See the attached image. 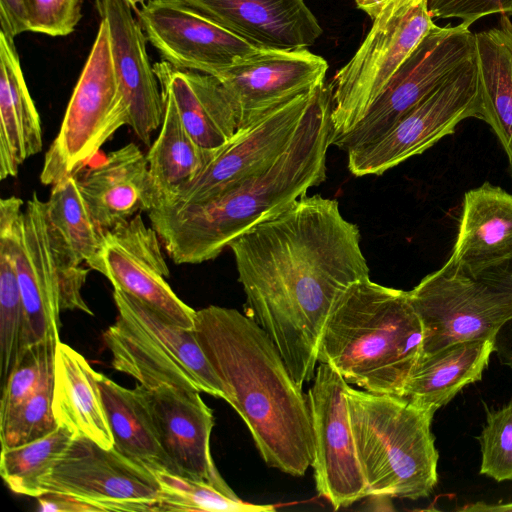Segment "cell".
<instances>
[{"label":"cell","instance_id":"cell-1","mask_svg":"<svg viewBox=\"0 0 512 512\" xmlns=\"http://www.w3.org/2000/svg\"><path fill=\"white\" fill-rule=\"evenodd\" d=\"M360 241L337 200L306 194L229 245L247 314L302 387L314 379L320 337L336 301L369 278Z\"/></svg>","mask_w":512,"mask_h":512},{"label":"cell","instance_id":"cell-2","mask_svg":"<svg viewBox=\"0 0 512 512\" xmlns=\"http://www.w3.org/2000/svg\"><path fill=\"white\" fill-rule=\"evenodd\" d=\"M193 330L264 462L303 476L314 457L308 397L268 334L247 313L216 305L195 312Z\"/></svg>","mask_w":512,"mask_h":512},{"label":"cell","instance_id":"cell-3","mask_svg":"<svg viewBox=\"0 0 512 512\" xmlns=\"http://www.w3.org/2000/svg\"><path fill=\"white\" fill-rule=\"evenodd\" d=\"M331 110V89L323 82L297 134L270 166L203 203L149 210L151 226L172 261L200 264L215 259L244 232L323 183L332 145Z\"/></svg>","mask_w":512,"mask_h":512},{"label":"cell","instance_id":"cell-4","mask_svg":"<svg viewBox=\"0 0 512 512\" xmlns=\"http://www.w3.org/2000/svg\"><path fill=\"white\" fill-rule=\"evenodd\" d=\"M422 343V324L408 291L367 278L336 301L320 337L317 360L365 391L400 396Z\"/></svg>","mask_w":512,"mask_h":512},{"label":"cell","instance_id":"cell-5","mask_svg":"<svg viewBox=\"0 0 512 512\" xmlns=\"http://www.w3.org/2000/svg\"><path fill=\"white\" fill-rule=\"evenodd\" d=\"M351 428L368 496L418 500L437 481L434 413L395 394L346 391Z\"/></svg>","mask_w":512,"mask_h":512},{"label":"cell","instance_id":"cell-6","mask_svg":"<svg viewBox=\"0 0 512 512\" xmlns=\"http://www.w3.org/2000/svg\"><path fill=\"white\" fill-rule=\"evenodd\" d=\"M115 322L103 333L115 370L145 388L171 385L224 399L221 383L193 329L178 326L114 289Z\"/></svg>","mask_w":512,"mask_h":512},{"label":"cell","instance_id":"cell-7","mask_svg":"<svg viewBox=\"0 0 512 512\" xmlns=\"http://www.w3.org/2000/svg\"><path fill=\"white\" fill-rule=\"evenodd\" d=\"M435 25L428 0L394 1L373 18L372 27L356 53L329 84L332 145L362 120Z\"/></svg>","mask_w":512,"mask_h":512},{"label":"cell","instance_id":"cell-8","mask_svg":"<svg viewBox=\"0 0 512 512\" xmlns=\"http://www.w3.org/2000/svg\"><path fill=\"white\" fill-rule=\"evenodd\" d=\"M128 123L129 108L114 65L109 25L100 18L59 132L45 154L40 181L53 185L78 175L100 147Z\"/></svg>","mask_w":512,"mask_h":512},{"label":"cell","instance_id":"cell-9","mask_svg":"<svg viewBox=\"0 0 512 512\" xmlns=\"http://www.w3.org/2000/svg\"><path fill=\"white\" fill-rule=\"evenodd\" d=\"M482 117L475 56L376 140L347 151L357 177L382 175L422 154L468 118Z\"/></svg>","mask_w":512,"mask_h":512},{"label":"cell","instance_id":"cell-10","mask_svg":"<svg viewBox=\"0 0 512 512\" xmlns=\"http://www.w3.org/2000/svg\"><path fill=\"white\" fill-rule=\"evenodd\" d=\"M408 294L423 328L420 357L459 342L494 340L512 318V294L444 265Z\"/></svg>","mask_w":512,"mask_h":512},{"label":"cell","instance_id":"cell-11","mask_svg":"<svg viewBox=\"0 0 512 512\" xmlns=\"http://www.w3.org/2000/svg\"><path fill=\"white\" fill-rule=\"evenodd\" d=\"M474 56L475 33L469 27L435 25L362 120L334 146L347 152L376 140Z\"/></svg>","mask_w":512,"mask_h":512},{"label":"cell","instance_id":"cell-12","mask_svg":"<svg viewBox=\"0 0 512 512\" xmlns=\"http://www.w3.org/2000/svg\"><path fill=\"white\" fill-rule=\"evenodd\" d=\"M40 491L73 495L102 512H157L160 496L151 469L84 437L72 438L42 478Z\"/></svg>","mask_w":512,"mask_h":512},{"label":"cell","instance_id":"cell-13","mask_svg":"<svg viewBox=\"0 0 512 512\" xmlns=\"http://www.w3.org/2000/svg\"><path fill=\"white\" fill-rule=\"evenodd\" d=\"M350 384L330 365L318 363L308 392L318 494L334 510L368 497L351 428L346 391Z\"/></svg>","mask_w":512,"mask_h":512},{"label":"cell","instance_id":"cell-14","mask_svg":"<svg viewBox=\"0 0 512 512\" xmlns=\"http://www.w3.org/2000/svg\"><path fill=\"white\" fill-rule=\"evenodd\" d=\"M147 41L179 70L219 78L259 48L226 30L185 0H149L136 10Z\"/></svg>","mask_w":512,"mask_h":512},{"label":"cell","instance_id":"cell-15","mask_svg":"<svg viewBox=\"0 0 512 512\" xmlns=\"http://www.w3.org/2000/svg\"><path fill=\"white\" fill-rule=\"evenodd\" d=\"M157 231L140 213L105 231L100 249L87 264L104 275L114 289L146 304L166 320L194 328L195 312L184 303L166 281L170 271Z\"/></svg>","mask_w":512,"mask_h":512},{"label":"cell","instance_id":"cell-16","mask_svg":"<svg viewBox=\"0 0 512 512\" xmlns=\"http://www.w3.org/2000/svg\"><path fill=\"white\" fill-rule=\"evenodd\" d=\"M316 88L239 129L185 190L157 206L181 208L203 203L270 166L297 134Z\"/></svg>","mask_w":512,"mask_h":512},{"label":"cell","instance_id":"cell-17","mask_svg":"<svg viewBox=\"0 0 512 512\" xmlns=\"http://www.w3.org/2000/svg\"><path fill=\"white\" fill-rule=\"evenodd\" d=\"M327 61L307 48L268 50L243 59L218 79L235 108L239 129L325 82Z\"/></svg>","mask_w":512,"mask_h":512},{"label":"cell","instance_id":"cell-18","mask_svg":"<svg viewBox=\"0 0 512 512\" xmlns=\"http://www.w3.org/2000/svg\"><path fill=\"white\" fill-rule=\"evenodd\" d=\"M15 259L24 308L25 350L41 343H58L61 279L48 237L45 202L36 193L23 209Z\"/></svg>","mask_w":512,"mask_h":512},{"label":"cell","instance_id":"cell-19","mask_svg":"<svg viewBox=\"0 0 512 512\" xmlns=\"http://www.w3.org/2000/svg\"><path fill=\"white\" fill-rule=\"evenodd\" d=\"M137 386L150 411L159 442L178 474L231 489L211 455L214 416L200 392L171 385Z\"/></svg>","mask_w":512,"mask_h":512},{"label":"cell","instance_id":"cell-20","mask_svg":"<svg viewBox=\"0 0 512 512\" xmlns=\"http://www.w3.org/2000/svg\"><path fill=\"white\" fill-rule=\"evenodd\" d=\"M95 5L109 25L114 65L129 108L128 126L150 147L151 136L163 121L164 101L148 57L147 38L124 0H95Z\"/></svg>","mask_w":512,"mask_h":512},{"label":"cell","instance_id":"cell-21","mask_svg":"<svg viewBox=\"0 0 512 512\" xmlns=\"http://www.w3.org/2000/svg\"><path fill=\"white\" fill-rule=\"evenodd\" d=\"M48 237L61 279V309L92 311L82 297L88 264L100 249L104 231L95 222L79 188L77 175L52 185L45 202Z\"/></svg>","mask_w":512,"mask_h":512},{"label":"cell","instance_id":"cell-22","mask_svg":"<svg viewBox=\"0 0 512 512\" xmlns=\"http://www.w3.org/2000/svg\"><path fill=\"white\" fill-rule=\"evenodd\" d=\"M512 260V193L485 182L463 198L457 236L444 266L478 279Z\"/></svg>","mask_w":512,"mask_h":512},{"label":"cell","instance_id":"cell-23","mask_svg":"<svg viewBox=\"0 0 512 512\" xmlns=\"http://www.w3.org/2000/svg\"><path fill=\"white\" fill-rule=\"evenodd\" d=\"M247 42L268 50L312 46L323 30L303 0H185Z\"/></svg>","mask_w":512,"mask_h":512},{"label":"cell","instance_id":"cell-24","mask_svg":"<svg viewBox=\"0 0 512 512\" xmlns=\"http://www.w3.org/2000/svg\"><path fill=\"white\" fill-rule=\"evenodd\" d=\"M77 177L82 196L104 232L159 203L147 157L135 143L110 152L100 164Z\"/></svg>","mask_w":512,"mask_h":512},{"label":"cell","instance_id":"cell-25","mask_svg":"<svg viewBox=\"0 0 512 512\" xmlns=\"http://www.w3.org/2000/svg\"><path fill=\"white\" fill-rule=\"evenodd\" d=\"M153 67L161 91L170 94L184 127L200 146L217 150L234 138L237 114L218 78L179 70L165 61Z\"/></svg>","mask_w":512,"mask_h":512},{"label":"cell","instance_id":"cell-26","mask_svg":"<svg viewBox=\"0 0 512 512\" xmlns=\"http://www.w3.org/2000/svg\"><path fill=\"white\" fill-rule=\"evenodd\" d=\"M95 371L86 358L59 341L55 348L52 408L58 426L73 437L92 440L105 449L114 440Z\"/></svg>","mask_w":512,"mask_h":512},{"label":"cell","instance_id":"cell-27","mask_svg":"<svg viewBox=\"0 0 512 512\" xmlns=\"http://www.w3.org/2000/svg\"><path fill=\"white\" fill-rule=\"evenodd\" d=\"M40 115L29 93L14 39L0 31V178L42 149Z\"/></svg>","mask_w":512,"mask_h":512},{"label":"cell","instance_id":"cell-28","mask_svg":"<svg viewBox=\"0 0 512 512\" xmlns=\"http://www.w3.org/2000/svg\"><path fill=\"white\" fill-rule=\"evenodd\" d=\"M494 353V340L446 346L419 358L400 396L435 414L465 386L481 380Z\"/></svg>","mask_w":512,"mask_h":512},{"label":"cell","instance_id":"cell-29","mask_svg":"<svg viewBox=\"0 0 512 512\" xmlns=\"http://www.w3.org/2000/svg\"><path fill=\"white\" fill-rule=\"evenodd\" d=\"M475 61L482 117L506 153L512 176V22L475 33Z\"/></svg>","mask_w":512,"mask_h":512},{"label":"cell","instance_id":"cell-30","mask_svg":"<svg viewBox=\"0 0 512 512\" xmlns=\"http://www.w3.org/2000/svg\"><path fill=\"white\" fill-rule=\"evenodd\" d=\"M164 116L160 132L146 154L152 184L159 204L185 190L209 165L217 150L200 146L184 127L175 103L162 92Z\"/></svg>","mask_w":512,"mask_h":512},{"label":"cell","instance_id":"cell-31","mask_svg":"<svg viewBox=\"0 0 512 512\" xmlns=\"http://www.w3.org/2000/svg\"><path fill=\"white\" fill-rule=\"evenodd\" d=\"M99 387L114 448L151 469L178 474L165 454L140 389L125 388L99 373Z\"/></svg>","mask_w":512,"mask_h":512},{"label":"cell","instance_id":"cell-32","mask_svg":"<svg viewBox=\"0 0 512 512\" xmlns=\"http://www.w3.org/2000/svg\"><path fill=\"white\" fill-rule=\"evenodd\" d=\"M23 201L11 196L0 201V384H5L25 351L24 308L18 281L15 244Z\"/></svg>","mask_w":512,"mask_h":512},{"label":"cell","instance_id":"cell-33","mask_svg":"<svg viewBox=\"0 0 512 512\" xmlns=\"http://www.w3.org/2000/svg\"><path fill=\"white\" fill-rule=\"evenodd\" d=\"M73 435L64 427L37 440L9 448H1L0 474L15 493L30 497L41 495L42 478L69 445Z\"/></svg>","mask_w":512,"mask_h":512},{"label":"cell","instance_id":"cell-34","mask_svg":"<svg viewBox=\"0 0 512 512\" xmlns=\"http://www.w3.org/2000/svg\"><path fill=\"white\" fill-rule=\"evenodd\" d=\"M160 486L157 512H271L272 505L241 500L232 489H223L206 481L160 470H152Z\"/></svg>","mask_w":512,"mask_h":512},{"label":"cell","instance_id":"cell-35","mask_svg":"<svg viewBox=\"0 0 512 512\" xmlns=\"http://www.w3.org/2000/svg\"><path fill=\"white\" fill-rule=\"evenodd\" d=\"M52 399L53 373L32 395L0 417L1 448L22 445L56 430Z\"/></svg>","mask_w":512,"mask_h":512},{"label":"cell","instance_id":"cell-36","mask_svg":"<svg viewBox=\"0 0 512 512\" xmlns=\"http://www.w3.org/2000/svg\"><path fill=\"white\" fill-rule=\"evenodd\" d=\"M57 343L47 342L28 347L1 387L0 417L32 395L54 371Z\"/></svg>","mask_w":512,"mask_h":512},{"label":"cell","instance_id":"cell-37","mask_svg":"<svg viewBox=\"0 0 512 512\" xmlns=\"http://www.w3.org/2000/svg\"><path fill=\"white\" fill-rule=\"evenodd\" d=\"M479 443L480 474L498 482L512 480V400L498 410H487Z\"/></svg>","mask_w":512,"mask_h":512},{"label":"cell","instance_id":"cell-38","mask_svg":"<svg viewBox=\"0 0 512 512\" xmlns=\"http://www.w3.org/2000/svg\"><path fill=\"white\" fill-rule=\"evenodd\" d=\"M30 32L52 37L74 32L82 18L83 0H27Z\"/></svg>","mask_w":512,"mask_h":512},{"label":"cell","instance_id":"cell-39","mask_svg":"<svg viewBox=\"0 0 512 512\" xmlns=\"http://www.w3.org/2000/svg\"><path fill=\"white\" fill-rule=\"evenodd\" d=\"M428 10L433 18H457L470 27L485 16L512 15V0H428Z\"/></svg>","mask_w":512,"mask_h":512},{"label":"cell","instance_id":"cell-40","mask_svg":"<svg viewBox=\"0 0 512 512\" xmlns=\"http://www.w3.org/2000/svg\"><path fill=\"white\" fill-rule=\"evenodd\" d=\"M478 279L512 294V260L481 275ZM494 353H496L501 364L512 369V318L496 334Z\"/></svg>","mask_w":512,"mask_h":512},{"label":"cell","instance_id":"cell-41","mask_svg":"<svg viewBox=\"0 0 512 512\" xmlns=\"http://www.w3.org/2000/svg\"><path fill=\"white\" fill-rule=\"evenodd\" d=\"M0 25V31L13 39L30 31L27 0H0Z\"/></svg>","mask_w":512,"mask_h":512},{"label":"cell","instance_id":"cell-42","mask_svg":"<svg viewBox=\"0 0 512 512\" xmlns=\"http://www.w3.org/2000/svg\"><path fill=\"white\" fill-rule=\"evenodd\" d=\"M37 500V510L41 512H102L97 506L65 493L45 492Z\"/></svg>","mask_w":512,"mask_h":512},{"label":"cell","instance_id":"cell-43","mask_svg":"<svg viewBox=\"0 0 512 512\" xmlns=\"http://www.w3.org/2000/svg\"><path fill=\"white\" fill-rule=\"evenodd\" d=\"M458 510L468 512H512V502L501 504H486L484 502H477L463 506Z\"/></svg>","mask_w":512,"mask_h":512},{"label":"cell","instance_id":"cell-44","mask_svg":"<svg viewBox=\"0 0 512 512\" xmlns=\"http://www.w3.org/2000/svg\"><path fill=\"white\" fill-rule=\"evenodd\" d=\"M399 0H355L358 9L364 11L372 19L381 11L387 4Z\"/></svg>","mask_w":512,"mask_h":512},{"label":"cell","instance_id":"cell-45","mask_svg":"<svg viewBox=\"0 0 512 512\" xmlns=\"http://www.w3.org/2000/svg\"><path fill=\"white\" fill-rule=\"evenodd\" d=\"M124 1H125L126 3H128V4L132 7V9L136 10V6H137L138 4H141V5H142L143 3H145V2H147V1H149V0H124Z\"/></svg>","mask_w":512,"mask_h":512}]
</instances>
